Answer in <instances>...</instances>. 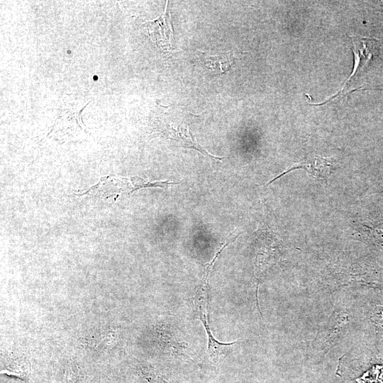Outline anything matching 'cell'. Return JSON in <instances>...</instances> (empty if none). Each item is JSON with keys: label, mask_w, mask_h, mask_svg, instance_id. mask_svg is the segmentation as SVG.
Returning a JSON list of instances; mask_svg holds the SVG:
<instances>
[{"label": "cell", "mask_w": 383, "mask_h": 383, "mask_svg": "<svg viewBox=\"0 0 383 383\" xmlns=\"http://www.w3.org/2000/svg\"><path fill=\"white\" fill-rule=\"evenodd\" d=\"M222 252L218 249L213 260L206 265L204 270L203 279L194 299V306L197 318L201 321L204 326L208 337L207 353L209 358L215 362H219L223 360L227 354L228 348L235 342L224 343L218 341L212 335L209 323V283L211 271L213 265Z\"/></svg>", "instance_id": "cell-2"}, {"label": "cell", "mask_w": 383, "mask_h": 383, "mask_svg": "<svg viewBox=\"0 0 383 383\" xmlns=\"http://www.w3.org/2000/svg\"><path fill=\"white\" fill-rule=\"evenodd\" d=\"M167 8L163 15L158 19L152 22H149L151 26L157 28L159 32L157 33V37L155 39L160 45L166 48H170L171 39L173 37L172 22L170 18V13H167Z\"/></svg>", "instance_id": "cell-9"}, {"label": "cell", "mask_w": 383, "mask_h": 383, "mask_svg": "<svg viewBox=\"0 0 383 383\" xmlns=\"http://www.w3.org/2000/svg\"><path fill=\"white\" fill-rule=\"evenodd\" d=\"M351 38L354 48L353 51L355 56V65L352 74L345 83L348 82L358 72L362 70L375 52L376 43L374 40L357 36H353Z\"/></svg>", "instance_id": "cell-6"}, {"label": "cell", "mask_w": 383, "mask_h": 383, "mask_svg": "<svg viewBox=\"0 0 383 383\" xmlns=\"http://www.w3.org/2000/svg\"><path fill=\"white\" fill-rule=\"evenodd\" d=\"M6 370L3 372L13 374L21 379H25L29 369V363L25 357L14 356L7 358Z\"/></svg>", "instance_id": "cell-10"}, {"label": "cell", "mask_w": 383, "mask_h": 383, "mask_svg": "<svg viewBox=\"0 0 383 383\" xmlns=\"http://www.w3.org/2000/svg\"><path fill=\"white\" fill-rule=\"evenodd\" d=\"M118 340V333L116 328L106 327L95 331L87 340V345L98 352L109 351L115 347Z\"/></svg>", "instance_id": "cell-7"}, {"label": "cell", "mask_w": 383, "mask_h": 383, "mask_svg": "<svg viewBox=\"0 0 383 383\" xmlns=\"http://www.w3.org/2000/svg\"><path fill=\"white\" fill-rule=\"evenodd\" d=\"M122 194H132L130 179L107 176L102 177L96 184L81 195L107 199L117 197Z\"/></svg>", "instance_id": "cell-3"}, {"label": "cell", "mask_w": 383, "mask_h": 383, "mask_svg": "<svg viewBox=\"0 0 383 383\" xmlns=\"http://www.w3.org/2000/svg\"><path fill=\"white\" fill-rule=\"evenodd\" d=\"M205 67L216 74H223L228 71L234 62L232 52L209 55L203 52Z\"/></svg>", "instance_id": "cell-8"}, {"label": "cell", "mask_w": 383, "mask_h": 383, "mask_svg": "<svg viewBox=\"0 0 383 383\" xmlns=\"http://www.w3.org/2000/svg\"><path fill=\"white\" fill-rule=\"evenodd\" d=\"M129 179H130V182H131V184L132 187V193L142 188H147V187L167 188L171 185L180 183V182H174V181H168V180L151 182L148 179H143L138 176H134Z\"/></svg>", "instance_id": "cell-11"}, {"label": "cell", "mask_w": 383, "mask_h": 383, "mask_svg": "<svg viewBox=\"0 0 383 383\" xmlns=\"http://www.w3.org/2000/svg\"><path fill=\"white\" fill-rule=\"evenodd\" d=\"M346 283H356L369 287L383 289V269L377 266H357L347 270Z\"/></svg>", "instance_id": "cell-5"}, {"label": "cell", "mask_w": 383, "mask_h": 383, "mask_svg": "<svg viewBox=\"0 0 383 383\" xmlns=\"http://www.w3.org/2000/svg\"><path fill=\"white\" fill-rule=\"evenodd\" d=\"M335 168V160L332 157H323L318 155H311L301 162H296L289 169H287L279 176L274 177L269 183L282 176L289 173L291 171L298 169L304 170L311 176L318 179H327L332 174Z\"/></svg>", "instance_id": "cell-4"}, {"label": "cell", "mask_w": 383, "mask_h": 383, "mask_svg": "<svg viewBox=\"0 0 383 383\" xmlns=\"http://www.w3.org/2000/svg\"><path fill=\"white\" fill-rule=\"evenodd\" d=\"M194 116L178 107L161 106L155 123V129L164 138L172 140L179 147L192 148L204 155L221 160L222 157L214 156L204 150L192 137L189 123Z\"/></svg>", "instance_id": "cell-1"}]
</instances>
